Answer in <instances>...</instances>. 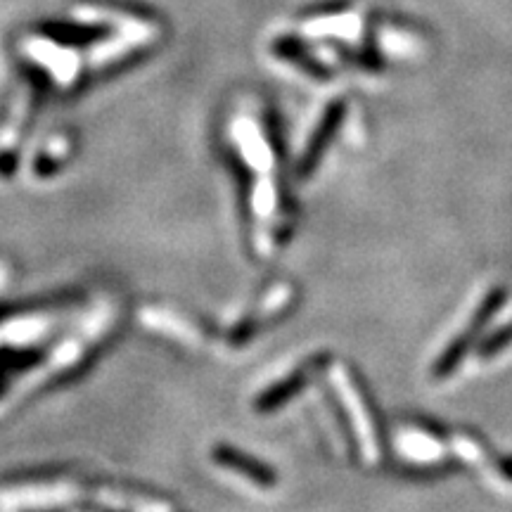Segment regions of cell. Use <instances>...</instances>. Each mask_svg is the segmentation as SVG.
<instances>
[{
	"instance_id": "1",
	"label": "cell",
	"mask_w": 512,
	"mask_h": 512,
	"mask_svg": "<svg viewBox=\"0 0 512 512\" xmlns=\"http://www.w3.org/2000/svg\"><path fill=\"white\" fill-rule=\"evenodd\" d=\"M501 299H503V292H494L489 299H486V302L482 304V309H479V313H477V318L472 320L470 330H467L463 337L453 339L451 347H448V349L444 351V356L439 358V363H437V368H434V373H437V375H446V373H451V370L458 366L460 358H463V354H465L467 344L472 342V337H475L477 332H479V328H482V325L486 323V318H489L491 313L496 311V306L501 304Z\"/></svg>"
}]
</instances>
